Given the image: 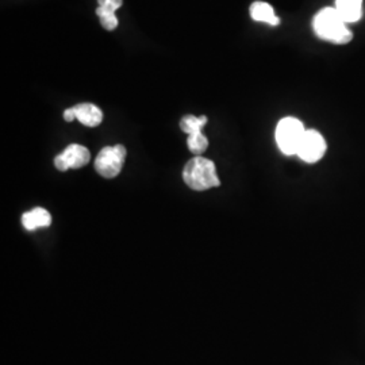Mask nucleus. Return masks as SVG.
I'll list each match as a JSON object with an SVG mask.
<instances>
[{
    "instance_id": "obj_1",
    "label": "nucleus",
    "mask_w": 365,
    "mask_h": 365,
    "mask_svg": "<svg viewBox=\"0 0 365 365\" xmlns=\"http://www.w3.org/2000/svg\"><path fill=\"white\" fill-rule=\"evenodd\" d=\"M313 27L315 34L319 38L334 43H348L353 38L351 30L346 27V22L339 15L336 7H327L317 14L314 18Z\"/></svg>"
},
{
    "instance_id": "obj_2",
    "label": "nucleus",
    "mask_w": 365,
    "mask_h": 365,
    "mask_svg": "<svg viewBox=\"0 0 365 365\" xmlns=\"http://www.w3.org/2000/svg\"><path fill=\"white\" fill-rule=\"evenodd\" d=\"M182 180L194 191H206L221 185L215 164L202 156L194 157L185 164Z\"/></svg>"
},
{
    "instance_id": "obj_3",
    "label": "nucleus",
    "mask_w": 365,
    "mask_h": 365,
    "mask_svg": "<svg viewBox=\"0 0 365 365\" xmlns=\"http://www.w3.org/2000/svg\"><path fill=\"white\" fill-rule=\"evenodd\" d=\"M306 134V129L299 119L294 117L283 118L276 126V143L283 155H298L300 143Z\"/></svg>"
},
{
    "instance_id": "obj_4",
    "label": "nucleus",
    "mask_w": 365,
    "mask_h": 365,
    "mask_svg": "<svg viewBox=\"0 0 365 365\" xmlns=\"http://www.w3.org/2000/svg\"><path fill=\"white\" fill-rule=\"evenodd\" d=\"M126 155L123 145L106 146L95 158V170L105 179H114L123 168Z\"/></svg>"
},
{
    "instance_id": "obj_5",
    "label": "nucleus",
    "mask_w": 365,
    "mask_h": 365,
    "mask_svg": "<svg viewBox=\"0 0 365 365\" xmlns=\"http://www.w3.org/2000/svg\"><path fill=\"white\" fill-rule=\"evenodd\" d=\"M91 160L90 150L83 145L72 144L66 146V150L54 158V167L60 172L68 170H78L86 167Z\"/></svg>"
},
{
    "instance_id": "obj_6",
    "label": "nucleus",
    "mask_w": 365,
    "mask_h": 365,
    "mask_svg": "<svg viewBox=\"0 0 365 365\" xmlns=\"http://www.w3.org/2000/svg\"><path fill=\"white\" fill-rule=\"evenodd\" d=\"M327 152V141L324 135L317 130H306V134L300 143L298 156L306 163H317Z\"/></svg>"
},
{
    "instance_id": "obj_7",
    "label": "nucleus",
    "mask_w": 365,
    "mask_h": 365,
    "mask_svg": "<svg viewBox=\"0 0 365 365\" xmlns=\"http://www.w3.org/2000/svg\"><path fill=\"white\" fill-rule=\"evenodd\" d=\"M73 108L76 113V119L87 128H96L103 120L102 110L92 103H81V105L75 106Z\"/></svg>"
},
{
    "instance_id": "obj_8",
    "label": "nucleus",
    "mask_w": 365,
    "mask_h": 365,
    "mask_svg": "<svg viewBox=\"0 0 365 365\" xmlns=\"http://www.w3.org/2000/svg\"><path fill=\"white\" fill-rule=\"evenodd\" d=\"M22 225L26 230L48 227L52 225V215L49 214V211H46L42 207H36L22 215Z\"/></svg>"
},
{
    "instance_id": "obj_9",
    "label": "nucleus",
    "mask_w": 365,
    "mask_h": 365,
    "mask_svg": "<svg viewBox=\"0 0 365 365\" xmlns=\"http://www.w3.org/2000/svg\"><path fill=\"white\" fill-rule=\"evenodd\" d=\"M336 10L346 24L359 22L363 16V0H337Z\"/></svg>"
},
{
    "instance_id": "obj_10",
    "label": "nucleus",
    "mask_w": 365,
    "mask_h": 365,
    "mask_svg": "<svg viewBox=\"0 0 365 365\" xmlns=\"http://www.w3.org/2000/svg\"><path fill=\"white\" fill-rule=\"evenodd\" d=\"M250 16L257 22H264L271 26H277L280 24L279 18L274 15V7L265 1H255L252 4Z\"/></svg>"
},
{
    "instance_id": "obj_11",
    "label": "nucleus",
    "mask_w": 365,
    "mask_h": 365,
    "mask_svg": "<svg viewBox=\"0 0 365 365\" xmlns=\"http://www.w3.org/2000/svg\"><path fill=\"white\" fill-rule=\"evenodd\" d=\"M187 146H188V149H190L194 155L200 156V155L205 153L206 149L209 148V140H207V137H206L202 131H195V133H192V134L188 135Z\"/></svg>"
},
{
    "instance_id": "obj_12",
    "label": "nucleus",
    "mask_w": 365,
    "mask_h": 365,
    "mask_svg": "<svg viewBox=\"0 0 365 365\" xmlns=\"http://www.w3.org/2000/svg\"><path fill=\"white\" fill-rule=\"evenodd\" d=\"M207 123V117H195V115H185L180 120V129L188 135L195 133V131H202L205 125Z\"/></svg>"
},
{
    "instance_id": "obj_13",
    "label": "nucleus",
    "mask_w": 365,
    "mask_h": 365,
    "mask_svg": "<svg viewBox=\"0 0 365 365\" xmlns=\"http://www.w3.org/2000/svg\"><path fill=\"white\" fill-rule=\"evenodd\" d=\"M96 15L99 16V19H101V25L105 27L106 30L113 31V30H115V29H117L118 18L115 13L108 11V10H105V9H102V7H98V10H96Z\"/></svg>"
},
{
    "instance_id": "obj_14",
    "label": "nucleus",
    "mask_w": 365,
    "mask_h": 365,
    "mask_svg": "<svg viewBox=\"0 0 365 365\" xmlns=\"http://www.w3.org/2000/svg\"><path fill=\"white\" fill-rule=\"evenodd\" d=\"M99 1V7L115 13L118 9H120L123 0H98Z\"/></svg>"
},
{
    "instance_id": "obj_15",
    "label": "nucleus",
    "mask_w": 365,
    "mask_h": 365,
    "mask_svg": "<svg viewBox=\"0 0 365 365\" xmlns=\"http://www.w3.org/2000/svg\"><path fill=\"white\" fill-rule=\"evenodd\" d=\"M64 119H66V122H72V120L76 119V113H75L73 107L66 108V111H64Z\"/></svg>"
}]
</instances>
